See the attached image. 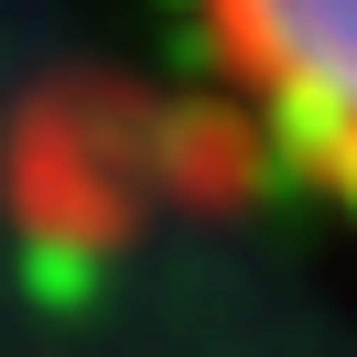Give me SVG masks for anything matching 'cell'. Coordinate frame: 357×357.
I'll use <instances>...</instances> for the list:
<instances>
[{"label":"cell","mask_w":357,"mask_h":357,"mask_svg":"<svg viewBox=\"0 0 357 357\" xmlns=\"http://www.w3.org/2000/svg\"><path fill=\"white\" fill-rule=\"evenodd\" d=\"M195 33L271 152L357 206V0H195Z\"/></svg>","instance_id":"1"}]
</instances>
